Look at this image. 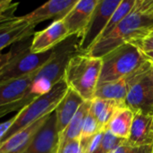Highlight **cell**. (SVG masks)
<instances>
[{"mask_svg": "<svg viewBox=\"0 0 153 153\" xmlns=\"http://www.w3.org/2000/svg\"><path fill=\"white\" fill-rule=\"evenodd\" d=\"M153 30V0H135L129 13L106 37L100 39L87 53L101 58L117 47L138 41L151 35Z\"/></svg>", "mask_w": 153, "mask_h": 153, "instance_id": "obj_1", "label": "cell"}, {"mask_svg": "<svg viewBox=\"0 0 153 153\" xmlns=\"http://www.w3.org/2000/svg\"><path fill=\"white\" fill-rule=\"evenodd\" d=\"M101 66V58L79 53L70 59L64 80L68 88L78 93L84 100H92L99 84Z\"/></svg>", "mask_w": 153, "mask_h": 153, "instance_id": "obj_2", "label": "cell"}, {"mask_svg": "<svg viewBox=\"0 0 153 153\" xmlns=\"http://www.w3.org/2000/svg\"><path fill=\"white\" fill-rule=\"evenodd\" d=\"M101 60L99 84L111 82L129 75L147 62L143 52L133 43L117 47L101 57Z\"/></svg>", "mask_w": 153, "mask_h": 153, "instance_id": "obj_3", "label": "cell"}, {"mask_svg": "<svg viewBox=\"0 0 153 153\" xmlns=\"http://www.w3.org/2000/svg\"><path fill=\"white\" fill-rule=\"evenodd\" d=\"M32 37L13 44L11 48L13 58L0 70V84L24 77L39 70L51 58L55 48L41 54L30 52V47Z\"/></svg>", "mask_w": 153, "mask_h": 153, "instance_id": "obj_4", "label": "cell"}, {"mask_svg": "<svg viewBox=\"0 0 153 153\" xmlns=\"http://www.w3.org/2000/svg\"><path fill=\"white\" fill-rule=\"evenodd\" d=\"M68 89L69 88L66 82L63 79L57 82L50 91L36 99L30 104L20 110L16 114L15 121L12 125L9 131L3 137L0 143L30 124L52 114L66 94Z\"/></svg>", "mask_w": 153, "mask_h": 153, "instance_id": "obj_5", "label": "cell"}, {"mask_svg": "<svg viewBox=\"0 0 153 153\" xmlns=\"http://www.w3.org/2000/svg\"><path fill=\"white\" fill-rule=\"evenodd\" d=\"M120 3L121 0H99L80 40L82 54H87L99 41L113 13Z\"/></svg>", "mask_w": 153, "mask_h": 153, "instance_id": "obj_6", "label": "cell"}, {"mask_svg": "<svg viewBox=\"0 0 153 153\" xmlns=\"http://www.w3.org/2000/svg\"><path fill=\"white\" fill-rule=\"evenodd\" d=\"M153 67L144 73L130 89L125 103L135 113L153 115Z\"/></svg>", "mask_w": 153, "mask_h": 153, "instance_id": "obj_7", "label": "cell"}, {"mask_svg": "<svg viewBox=\"0 0 153 153\" xmlns=\"http://www.w3.org/2000/svg\"><path fill=\"white\" fill-rule=\"evenodd\" d=\"M35 27L25 21L22 16L0 17V52L9 45L32 37L35 33Z\"/></svg>", "mask_w": 153, "mask_h": 153, "instance_id": "obj_8", "label": "cell"}, {"mask_svg": "<svg viewBox=\"0 0 153 153\" xmlns=\"http://www.w3.org/2000/svg\"><path fill=\"white\" fill-rule=\"evenodd\" d=\"M152 67H153L152 65L147 61L142 67L129 75L111 82L98 84L94 98L125 101L130 89L134 82Z\"/></svg>", "mask_w": 153, "mask_h": 153, "instance_id": "obj_9", "label": "cell"}, {"mask_svg": "<svg viewBox=\"0 0 153 153\" xmlns=\"http://www.w3.org/2000/svg\"><path fill=\"white\" fill-rule=\"evenodd\" d=\"M68 37V31L63 20H55L46 29L39 31H35L32 37L30 50L33 54L48 52L57 47Z\"/></svg>", "mask_w": 153, "mask_h": 153, "instance_id": "obj_10", "label": "cell"}, {"mask_svg": "<svg viewBox=\"0 0 153 153\" xmlns=\"http://www.w3.org/2000/svg\"><path fill=\"white\" fill-rule=\"evenodd\" d=\"M99 0H78L62 19L70 36L82 38Z\"/></svg>", "mask_w": 153, "mask_h": 153, "instance_id": "obj_11", "label": "cell"}, {"mask_svg": "<svg viewBox=\"0 0 153 153\" xmlns=\"http://www.w3.org/2000/svg\"><path fill=\"white\" fill-rule=\"evenodd\" d=\"M58 142L59 135L56 129V118L53 112L31 143L22 153H56Z\"/></svg>", "mask_w": 153, "mask_h": 153, "instance_id": "obj_12", "label": "cell"}, {"mask_svg": "<svg viewBox=\"0 0 153 153\" xmlns=\"http://www.w3.org/2000/svg\"><path fill=\"white\" fill-rule=\"evenodd\" d=\"M78 0H50L39 6L32 12L22 15L23 19L37 26V24L49 19L60 20L73 8Z\"/></svg>", "mask_w": 153, "mask_h": 153, "instance_id": "obj_13", "label": "cell"}, {"mask_svg": "<svg viewBox=\"0 0 153 153\" xmlns=\"http://www.w3.org/2000/svg\"><path fill=\"white\" fill-rule=\"evenodd\" d=\"M51 115V114H50ZM30 124L0 143V153H22L33 141L49 116Z\"/></svg>", "mask_w": 153, "mask_h": 153, "instance_id": "obj_14", "label": "cell"}, {"mask_svg": "<svg viewBox=\"0 0 153 153\" xmlns=\"http://www.w3.org/2000/svg\"><path fill=\"white\" fill-rule=\"evenodd\" d=\"M126 143L132 146L153 145V115L134 114Z\"/></svg>", "mask_w": 153, "mask_h": 153, "instance_id": "obj_15", "label": "cell"}, {"mask_svg": "<svg viewBox=\"0 0 153 153\" xmlns=\"http://www.w3.org/2000/svg\"><path fill=\"white\" fill-rule=\"evenodd\" d=\"M84 101L85 100L78 93L68 89L66 94L54 111L56 118V129L58 135L64 132Z\"/></svg>", "mask_w": 153, "mask_h": 153, "instance_id": "obj_16", "label": "cell"}, {"mask_svg": "<svg viewBox=\"0 0 153 153\" xmlns=\"http://www.w3.org/2000/svg\"><path fill=\"white\" fill-rule=\"evenodd\" d=\"M38 71L24 77L0 84V108L22 99L31 85Z\"/></svg>", "mask_w": 153, "mask_h": 153, "instance_id": "obj_17", "label": "cell"}, {"mask_svg": "<svg viewBox=\"0 0 153 153\" xmlns=\"http://www.w3.org/2000/svg\"><path fill=\"white\" fill-rule=\"evenodd\" d=\"M125 107H126L125 101L94 98L91 100L90 112L95 117L101 128L105 130L113 116Z\"/></svg>", "mask_w": 153, "mask_h": 153, "instance_id": "obj_18", "label": "cell"}, {"mask_svg": "<svg viewBox=\"0 0 153 153\" xmlns=\"http://www.w3.org/2000/svg\"><path fill=\"white\" fill-rule=\"evenodd\" d=\"M91 105V100H85L82 104V106L80 107V108L78 109V111L76 112L71 122L69 123V125L66 126L64 132L59 135L57 151L71 141L80 140L82 126L87 115L90 112Z\"/></svg>", "mask_w": 153, "mask_h": 153, "instance_id": "obj_19", "label": "cell"}, {"mask_svg": "<svg viewBox=\"0 0 153 153\" xmlns=\"http://www.w3.org/2000/svg\"><path fill=\"white\" fill-rule=\"evenodd\" d=\"M134 113L126 107L120 108L110 119L105 130L109 131L117 138L127 140L130 134Z\"/></svg>", "mask_w": 153, "mask_h": 153, "instance_id": "obj_20", "label": "cell"}, {"mask_svg": "<svg viewBox=\"0 0 153 153\" xmlns=\"http://www.w3.org/2000/svg\"><path fill=\"white\" fill-rule=\"evenodd\" d=\"M135 4V0H121V3L117 6V8L113 13L109 22H108L100 39L108 36L119 23L129 13V12L133 9ZM99 39V40H100Z\"/></svg>", "mask_w": 153, "mask_h": 153, "instance_id": "obj_21", "label": "cell"}, {"mask_svg": "<svg viewBox=\"0 0 153 153\" xmlns=\"http://www.w3.org/2000/svg\"><path fill=\"white\" fill-rule=\"evenodd\" d=\"M126 140L120 139L113 135L109 131L105 130L100 144L95 153H113L120 145L124 144Z\"/></svg>", "mask_w": 153, "mask_h": 153, "instance_id": "obj_22", "label": "cell"}, {"mask_svg": "<svg viewBox=\"0 0 153 153\" xmlns=\"http://www.w3.org/2000/svg\"><path fill=\"white\" fill-rule=\"evenodd\" d=\"M102 131H104V129L101 128V126H100V124L97 121V119L95 118V117L91 112H89V114L87 115V117L84 120L83 126H82L80 141L91 138L93 135H95L98 133L102 132Z\"/></svg>", "mask_w": 153, "mask_h": 153, "instance_id": "obj_23", "label": "cell"}, {"mask_svg": "<svg viewBox=\"0 0 153 153\" xmlns=\"http://www.w3.org/2000/svg\"><path fill=\"white\" fill-rule=\"evenodd\" d=\"M113 153H153V145L132 146L126 142Z\"/></svg>", "mask_w": 153, "mask_h": 153, "instance_id": "obj_24", "label": "cell"}, {"mask_svg": "<svg viewBox=\"0 0 153 153\" xmlns=\"http://www.w3.org/2000/svg\"><path fill=\"white\" fill-rule=\"evenodd\" d=\"M19 2H13L11 0H0V17L13 15L17 10Z\"/></svg>", "mask_w": 153, "mask_h": 153, "instance_id": "obj_25", "label": "cell"}, {"mask_svg": "<svg viewBox=\"0 0 153 153\" xmlns=\"http://www.w3.org/2000/svg\"><path fill=\"white\" fill-rule=\"evenodd\" d=\"M56 153H82L80 140H74L67 143L60 148Z\"/></svg>", "mask_w": 153, "mask_h": 153, "instance_id": "obj_26", "label": "cell"}, {"mask_svg": "<svg viewBox=\"0 0 153 153\" xmlns=\"http://www.w3.org/2000/svg\"><path fill=\"white\" fill-rule=\"evenodd\" d=\"M137 46L143 52H148V51H153V36H148L144 38L143 39L130 42Z\"/></svg>", "mask_w": 153, "mask_h": 153, "instance_id": "obj_27", "label": "cell"}, {"mask_svg": "<svg viewBox=\"0 0 153 153\" xmlns=\"http://www.w3.org/2000/svg\"><path fill=\"white\" fill-rule=\"evenodd\" d=\"M15 119H16V115L12 117L11 118L7 119L6 121L0 123V142L3 139V137L5 135V134L9 131V129L11 128V126L13 124V122L15 121Z\"/></svg>", "mask_w": 153, "mask_h": 153, "instance_id": "obj_28", "label": "cell"}, {"mask_svg": "<svg viewBox=\"0 0 153 153\" xmlns=\"http://www.w3.org/2000/svg\"><path fill=\"white\" fill-rule=\"evenodd\" d=\"M12 58H13L12 50H10L8 52H5V53L0 52V70L3 69L10 62V60Z\"/></svg>", "mask_w": 153, "mask_h": 153, "instance_id": "obj_29", "label": "cell"}, {"mask_svg": "<svg viewBox=\"0 0 153 153\" xmlns=\"http://www.w3.org/2000/svg\"><path fill=\"white\" fill-rule=\"evenodd\" d=\"M145 58L147 59V61H149L153 65V51H148V52H143Z\"/></svg>", "mask_w": 153, "mask_h": 153, "instance_id": "obj_30", "label": "cell"}, {"mask_svg": "<svg viewBox=\"0 0 153 153\" xmlns=\"http://www.w3.org/2000/svg\"><path fill=\"white\" fill-rule=\"evenodd\" d=\"M151 36H153V30L152 31V33H151Z\"/></svg>", "mask_w": 153, "mask_h": 153, "instance_id": "obj_31", "label": "cell"}, {"mask_svg": "<svg viewBox=\"0 0 153 153\" xmlns=\"http://www.w3.org/2000/svg\"><path fill=\"white\" fill-rule=\"evenodd\" d=\"M152 74H153V72H152Z\"/></svg>", "mask_w": 153, "mask_h": 153, "instance_id": "obj_32", "label": "cell"}]
</instances>
